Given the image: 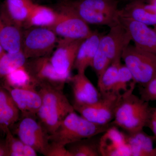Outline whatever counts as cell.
<instances>
[{
    "label": "cell",
    "mask_w": 156,
    "mask_h": 156,
    "mask_svg": "<svg viewBox=\"0 0 156 156\" xmlns=\"http://www.w3.org/2000/svg\"><path fill=\"white\" fill-rule=\"evenodd\" d=\"M136 83L132 81L128 91L122 94L115 118L111 124L131 134L147 127L151 107L149 102L143 100L133 93Z\"/></svg>",
    "instance_id": "6da1fadb"
},
{
    "label": "cell",
    "mask_w": 156,
    "mask_h": 156,
    "mask_svg": "<svg viewBox=\"0 0 156 156\" xmlns=\"http://www.w3.org/2000/svg\"><path fill=\"white\" fill-rule=\"evenodd\" d=\"M38 88L42 103L37 119L50 135L68 115L74 111V108L65 95L63 89L44 85H40Z\"/></svg>",
    "instance_id": "7a4b0ae2"
},
{
    "label": "cell",
    "mask_w": 156,
    "mask_h": 156,
    "mask_svg": "<svg viewBox=\"0 0 156 156\" xmlns=\"http://www.w3.org/2000/svg\"><path fill=\"white\" fill-rule=\"evenodd\" d=\"M88 121L74 111L68 115L49 136L50 143L66 147L73 142L103 134L110 127Z\"/></svg>",
    "instance_id": "3957f363"
},
{
    "label": "cell",
    "mask_w": 156,
    "mask_h": 156,
    "mask_svg": "<svg viewBox=\"0 0 156 156\" xmlns=\"http://www.w3.org/2000/svg\"><path fill=\"white\" fill-rule=\"evenodd\" d=\"M110 28L108 33L101 39L91 66L98 78L113 62L121 56L124 48L131 41L128 31L120 22Z\"/></svg>",
    "instance_id": "277c9868"
},
{
    "label": "cell",
    "mask_w": 156,
    "mask_h": 156,
    "mask_svg": "<svg viewBox=\"0 0 156 156\" xmlns=\"http://www.w3.org/2000/svg\"><path fill=\"white\" fill-rule=\"evenodd\" d=\"M67 1L77 14L88 24L111 27L119 22V9L116 0Z\"/></svg>",
    "instance_id": "5b68a950"
},
{
    "label": "cell",
    "mask_w": 156,
    "mask_h": 156,
    "mask_svg": "<svg viewBox=\"0 0 156 156\" xmlns=\"http://www.w3.org/2000/svg\"><path fill=\"white\" fill-rule=\"evenodd\" d=\"M125 65L131 72L133 80L140 87L147 83L156 74V55L129 44L121 55Z\"/></svg>",
    "instance_id": "8992f818"
},
{
    "label": "cell",
    "mask_w": 156,
    "mask_h": 156,
    "mask_svg": "<svg viewBox=\"0 0 156 156\" xmlns=\"http://www.w3.org/2000/svg\"><path fill=\"white\" fill-rule=\"evenodd\" d=\"M58 39L48 27H32L23 31L22 51L27 59L49 56Z\"/></svg>",
    "instance_id": "52a82bcc"
},
{
    "label": "cell",
    "mask_w": 156,
    "mask_h": 156,
    "mask_svg": "<svg viewBox=\"0 0 156 156\" xmlns=\"http://www.w3.org/2000/svg\"><path fill=\"white\" fill-rule=\"evenodd\" d=\"M57 19L50 28L62 38L84 40L92 34L85 22L65 1L59 7Z\"/></svg>",
    "instance_id": "ba28073f"
},
{
    "label": "cell",
    "mask_w": 156,
    "mask_h": 156,
    "mask_svg": "<svg viewBox=\"0 0 156 156\" xmlns=\"http://www.w3.org/2000/svg\"><path fill=\"white\" fill-rule=\"evenodd\" d=\"M122 94L113 92L101 94L99 100L94 103L73 105L75 111L86 119L99 125L110 124L114 119Z\"/></svg>",
    "instance_id": "9c48e42d"
},
{
    "label": "cell",
    "mask_w": 156,
    "mask_h": 156,
    "mask_svg": "<svg viewBox=\"0 0 156 156\" xmlns=\"http://www.w3.org/2000/svg\"><path fill=\"white\" fill-rule=\"evenodd\" d=\"M18 122L15 132L18 138L37 152L46 155L50 144V135L36 117L22 116Z\"/></svg>",
    "instance_id": "30bf717a"
},
{
    "label": "cell",
    "mask_w": 156,
    "mask_h": 156,
    "mask_svg": "<svg viewBox=\"0 0 156 156\" xmlns=\"http://www.w3.org/2000/svg\"><path fill=\"white\" fill-rule=\"evenodd\" d=\"M84 40L58 39L55 50L50 57L52 65L59 75L69 81L80 45Z\"/></svg>",
    "instance_id": "8fae6325"
},
{
    "label": "cell",
    "mask_w": 156,
    "mask_h": 156,
    "mask_svg": "<svg viewBox=\"0 0 156 156\" xmlns=\"http://www.w3.org/2000/svg\"><path fill=\"white\" fill-rule=\"evenodd\" d=\"M26 61L25 67L37 85H48L63 89L68 80L59 75L51 63L50 56L29 59Z\"/></svg>",
    "instance_id": "7c38bea8"
},
{
    "label": "cell",
    "mask_w": 156,
    "mask_h": 156,
    "mask_svg": "<svg viewBox=\"0 0 156 156\" xmlns=\"http://www.w3.org/2000/svg\"><path fill=\"white\" fill-rule=\"evenodd\" d=\"M119 22L137 48L156 55V32L148 26L133 20L119 17Z\"/></svg>",
    "instance_id": "4fadbf2b"
},
{
    "label": "cell",
    "mask_w": 156,
    "mask_h": 156,
    "mask_svg": "<svg viewBox=\"0 0 156 156\" xmlns=\"http://www.w3.org/2000/svg\"><path fill=\"white\" fill-rule=\"evenodd\" d=\"M2 83L19 109L21 116L37 117L42 103L41 96L38 90L34 89L14 88L7 85L4 80Z\"/></svg>",
    "instance_id": "5bb4252c"
},
{
    "label": "cell",
    "mask_w": 156,
    "mask_h": 156,
    "mask_svg": "<svg viewBox=\"0 0 156 156\" xmlns=\"http://www.w3.org/2000/svg\"><path fill=\"white\" fill-rule=\"evenodd\" d=\"M69 82L70 83L73 96V105L94 103L100 98V92L86 76L85 73H77L71 77Z\"/></svg>",
    "instance_id": "9a60e30c"
},
{
    "label": "cell",
    "mask_w": 156,
    "mask_h": 156,
    "mask_svg": "<svg viewBox=\"0 0 156 156\" xmlns=\"http://www.w3.org/2000/svg\"><path fill=\"white\" fill-rule=\"evenodd\" d=\"M20 112L3 83H0V134H5L20 119Z\"/></svg>",
    "instance_id": "2e32d148"
},
{
    "label": "cell",
    "mask_w": 156,
    "mask_h": 156,
    "mask_svg": "<svg viewBox=\"0 0 156 156\" xmlns=\"http://www.w3.org/2000/svg\"><path fill=\"white\" fill-rule=\"evenodd\" d=\"M34 3L32 0H5L2 21L21 27L26 21Z\"/></svg>",
    "instance_id": "e0dca14e"
},
{
    "label": "cell",
    "mask_w": 156,
    "mask_h": 156,
    "mask_svg": "<svg viewBox=\"0 0 156 156\" xmlns=\"http://www.w3.org/2000/svg\"><path fill=\"white\" fill-rule=\"evenodd\" d=\"M119 17L129 18L148 26L156 25V6L141 2H132L119 9Z\"/></svg>",
    "instance_id": "ac0fdd59"
},
{
    "label": "cell",
    "mask_w": 156,
    "mask_h": 156,
    "mask_svg": "<svg viewBox=\"0 0 156 156\" xmlns=\"http://www.w3.org/2000/svg\"><path fill=\"white\" fill-rule=\"evenodd\" d=\"M103 35L97 31H93L87 38L84 39L78 50L73 68L78 73H85L89 66L91 67L99 42Z\"/></svg>",
    "instance_id": "d6986e66"
},
{
    "label": "cell",
    "mask_w": 156,
    "mask_h": 156,
    "mask_svg": "<svg viewBox=\"0 0 156 156\" xmlns=\"http://www.w3.org/2000/svg\"><path fill=\"white\" fill-rule=\"evenodd\" d=\"M21 28L2 21L0 27V45L6 53L14 54L22 52L23 31Z\"/></svg>",
    "instance_id": "ffe728a7"
},
{
    "label": "cell",
    "mask_w": 156,
    "mask_h": 156,
    "mask_svg": "<svg viewBox=\"0 0 156 156\" xmlns=\"http://www.w3.org/2000/svg\"><path fill=\"white\" fill-rule=\"evenodd\" d=\"M58 14L50 7L34 4L24 26L28 28L32 27L51 28L56 22Z\"/></svg>",
    "instance_id": "44dd1931"
},
{
    "label": "cell",
    "mask_w": 156,
    "mask_h": 156,
    "mask_svg": "<svg viewBox=\"0 0 156 156\" xmlns=\"http://www.w3.org/2000/svg\"><path fill=\"white\" fill-rule=\"evenodd\" d=\"M126 142L132 156H155L153 136L143 130L133 134H125Z\"/></svg>",
    "instance_id": "7402d4cb"
},
{
    "label": "cell",
    "mask_w": 156,
    "mask_h": 156,
    "mask_svg": "<svg viewBox=\"0 0 156 156\" xmlns=\"http://www.w3.org/2000/svg\"><path fill=\"white\" fill-rule=\"evenodd\" d=\"M97 136L78 140L66 146L71 156H101L100 138Z\"/></svg>",
    "instance_id": "603a6c76"
},
{
    "label": "cell",
    "mask_w": 156,
    "mask_h": 156,
    "mask_svg": "<svg viewBox=\"0 0 156 156\" xmlns=\"http://www.w3.org/2000/svg\"><path fill=\"white\" fill-rule=\"evenodd\" d=\"M24 65L13 70L3 79V80L7 85L14 88L36 89L37 85Z\"/></svg>",
    "instance_id": "cb8c5ba5"
},
{
    "label": "cell",
    "mask_w": 156,
    "mask_h": 156,
    "mask_svg": "<svg viewBox=\"0 0 156 156\" xmlns=\"http://www.w3.org/2000/svg\"><path fill=\"white\" fill-rule=\"evenodd\" d=\"M121 56L118 57L98 79V87L100 94L112 92L116 83L119 69L121 66Z\"/></svg>",
    "instance_id": "d4e9b609"
},
{
    "label": "cell",
    "mask_w": 156,
    "mask_h": 156,
    "mask_svg": "<svg viewBox=\"0 0 156 156\" xmlns=\"http://www.w3.org/2000/svg\"><path fill=\"white\" fill-rule=\"evenodd\" d=\"M27 60L22 52L14 54L6 53L0 58V80L13 70L24 65Z\"/></svg>",
    "instance_id": "484cf974"
},
{
    "label": "cell",
    "mask_w": 156,
    "mask_h": 156,
    "mask_svg": "<svg viewBox=\"0 0 156 156\" xmlns=\"http://www.w3.org/2000/svg\"><path fill=\"white\" fill-rule=\"evenodd\" d=\"M133 81V76L130 71L125 64H122L119 69L115 86L112 92L117 94H122L126 92Z\"/></svg>",
    "instance_id": "4316f807"
},
{
    "label": "cell",
    "mask_w": 156,
    "mask_h": 156,
    "mask_svg": "<svg viewBox=\"0 0 156 156\" xmlns=\"http://www.w3.org/2000/svg\"><path fill=\"white\" fill-rule=\"evenodd\" d=\"M5 141L9 156H23V149L24 144L18 137L14 136L9 129L6 132Z\"/></svg>",
    "instance_id": "83f0119b"
},
{
    "label": "cell",
    "mask_w": 156,
    "mask_h": 156,
    "mask_svg": "<svg viewBox=\"0 0 156 156\" xmlns=\"http://www.w3.org/2000/svg\"><path fill=\"white\" fill-rule=\"evenodd\" d=\"M139 92L143 100L148 102L156 101V74L147 83L140 87Z\"/></svg>",
    "instance_id": "f1b7e54d"
},
{
    "label": "cell",
    "mask_w": 156,
    "mask_h": 156,
    "mask_svg": "<svg viewBox=\"0 0 156 156\" xmlns=\"http://www.w3.org/2000/svg\"><path fill=\"white\" fill-rule=\"evenodd\" d=\"M46 156H71L66 147L50 143Z\"/></svg>",
    "instance_id": "f546056e"
},
{
    "label": "cell",
    "mask_w": 156,
    "mask_h": 156,
    "mask_svg": "<svg viewBox=\"0 0 156 156\" xmlns=\"http://www.w3.org/2000/svg\"><path fill=\"white\" fill-rule=\"evenodd\" d=\"M23 156H37V152L33 147L24 144L23 149Z\"/></svg>",
    "instance_id": "4dcf8cb0"
},
{
    "label": "cell",
    "mask_w": 156,
    "mask_h": 156,
    "mask_svg": "<svg viewBox=\"0 0 156 156\" xmlns=\"http://www.w3.org/2000/svg\"><path fill=\"white\" fill-rule=\"evenodd\" d=\"M0 156H9V151L7 148L5 140L0 138Z\"/></svg>",
    "instance_id": "1f68e13d"
},
{
    "label": "cell",
    "mask_w": 156,
    "mask_h": 156,
    "mask_svg": "<svg viewBox=\"0 0 156 156\" xmlns=\"http://www.w3.org/2000/svg\"><path fill=\"white\" fill-rule=\"evenodd\" d=\"M126 1H128L129 2H136V1H137V2H143L146 3H149V4H151L154 0H126Z\"/></svg>",
    "instance_id": "d6a6232c"
},
{
    "label": "cell",
    "mask_w": 156,
    "mask_h": 156,
    "mask_svg": "<svg viewBox=\"0 0 156 156\" xmlns=\"http://www.w3.org/2000/svg\"><path fill=\"white\" fill-rule=\"evenodd\" d=\"M6 53L5 51L4 50L3 48H2V46L0 45V58H1L2 56H4Z\"/></svg>",
    "instance_id": "836d02e7"
},
{
    "label": "cell",
    "mask_w": 156,
    "mask_h": 156,
    "mask_svg": "<svg viewBox=\"0 0 156 156\" xmlns=\"http://www.w3.org/2000/svg\"><path fill=\"white\" fill-rule=\"evenodd\" d=\"M155 156H156V147H154Z\"/></svg>",
    "instance_id": "e575fe53"
},
{
    "label": "cell",
    "mask_w": 156,
    "mask_h": 156,
    "mask_svg": "<svg viewBox=\"0 0 156 156\" xmlns=\"http://www.w3.org/2000/svg\"><path fill=\"white\" fill-rule=\"evenodd\" d=\"M2 20H1V19H0V27H1V25H2Z\"/></svg>",
    "instance_id": "d590c367"
},
{
    "label": "cell",
    "mask_w": 156,
    "mask_h": 156,
    "mask_svg": "<svg viewBox=\"0 0 156 156\" xmlns=\"http://www.w3.org/2000/svg\"><path fill=\"white\" fill-rule=\"evenodd\" d=\"M154 26V29L155 31L156 32V25Z\"/></svg>",
    "instance_id": "8d00e7d4"
}]
</instances>
